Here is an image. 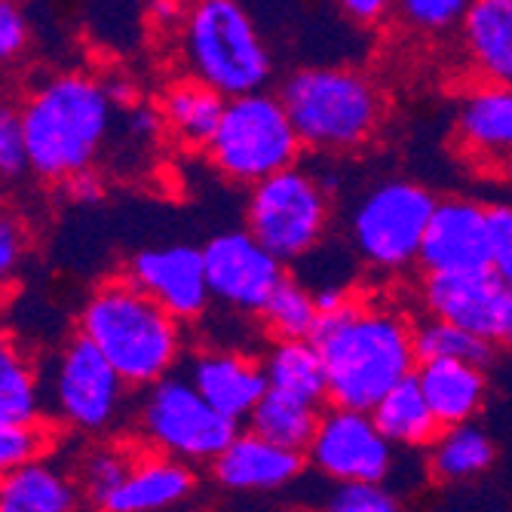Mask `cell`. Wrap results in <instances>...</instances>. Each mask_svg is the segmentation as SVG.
Masks as SVG:
<instances>
[{"label": "cell", "mask_w": 512, "mask_h": 512, "mask_svg": "<svg viewBox=\"0 0 512 512\" xmlns=\"http://www.w3.org/2000/svg\"><path fill=\"white\" fill-rule=\"evenodd\" d=\"M310 341L322 356L335 408L371 411L417 371L414 322L390 304L359 295L341 310L319 316Z\"/></svg>", "instance_id": "1"}, {"label": "cell", "mask_w": 512, "mask_h": 512, "mask_svg": "<svg viewBox=\"0 0 512 512\" xmlns=\"http://www.w3.org/2000/svg\"><path fill=\"white\" fill-rule=\"evenodd\" d=\"M22 123L31 175L43 184H62L96 169L114 132V102L102 77L89 71H56L25 89Z\"/></svg>", "instance_id": "2"}, {"label": "cell", "mask_w": 512, "mask_h": 512, "mask_svg": "<svg viewBox=\"0 0 512 512\" xmlns=\"http://www.w3.org/2000/svg\"><path fill=\"white\" fill-rule=\"evenodd\" d=\"M77 335L111 362L129 390H148L175 375L184 353V325L123 273L102 279L86 295Z\"/></svg>", "instance_id": "3"}, {"label": "cell", "mask_w": 512, "mask_h": 512, "mask_svg": "<svg viewBox=\"0 0 512 512\" xmlns=\"http://www.w3.org/2000/svg\"><path fill=\"white\" fill-rule=\"evenodd\" d=\"M276 96L301 145L316 154L362 151L387 117L381 86L347 65H304L283 80Z\"/></svg>", "instance_id": "4"}, {"label": "cell", "mask_w": 512, "mask_h": 512, "mask_svg": "<svg viewBox=\"0 0 512 512\" xmlns=\"http://www.w3.org/2000/svg\"><path fill=\"white\" fill-rule=\"evenodd\" d=\"M178 53L188 77L206 83L227 102L255 96L273 74L270 46L237 0L191 4L178 31Z\"/></svg>", "instance_id": "5"}, {"label": "cell", "mask_w": 512, "mask_h": 512, "mask_svg": "<svg viewBox=\"0 0 512 512\" xmlns=\"http://www.w3.org/2000/svg\"><path fill=\"white\" fill-rule=\"evenodd\" d=\"M129 387L86 338H68L43 368V421L56 433L108 439L123 421Z\"/></svg>", "instance_id": "6"}, {"label": "cell", "mask_w": 512, "mask_h": 512, "mask_svg": "<svg viewBox=\"0 0 512 512\" xmlns=\"http://www.w3.org/2000/svg\"><path fill=\"white\" fill-rule=\"evenodd\" d=\"M132 442L145 451L166 454L181 463H215L227 445L240 436L237 424L218 414L188 381L169 375L148 387L135 405Z\"/></svg>", "instance_id": "7"}, {"label": "cell", "mask_w": 512, "mask_h": 512, "mask_svg": "<svg viewBox=\"0 0 512 512\" xmlns=\"http://www.w3.org/2000/svg\"><path fill=\"white\" fill-rule=\"evenodd\" d=\"M304 145L273 92H255L227 102L221 126L209 145L212 166L234 184H255L298 166Z\"/></svg>", "instance_id": "8"}, {"label": "cell", "mask_w": 512, "mask_h": 512, "mask_svg": "<svg viewBox=\"0 0 512 512\" xmlns=\"http://www.w3.org/2000/svg\"><path fill=\"white\" fill-rule=\"evenodd\" d=\"M332 224V191L322 178L292 166L249 191L246 230L283 264L310 255Z\"/></svg>", "instance_id": "9"}, {"label": "cell", "mask_w": 512, "mask_h": 512, "mask_svg": "<svg viewBox=\"0 0 512 512\" xmlns=\"http://www.w3.org/2000/svg\"><path fill=\"white\" fill-rule=\"evenodd\" d=\"M430 188L411 178H384L359 197L350 212V243L378 270H405L421 258L427 224L436 212Z\"/></svg>", "instance_id": "10"}, {"label": "cell", "mask_w": 512, "mask_h": 512, "mask_svg": "<svg viewBox=\"0 0 512 512\" xmlns=\"http://www.w3.org/2000/svg\"><path fill=\"white\" fill-rule=\"evenodd\" d=\"M307 460L335 485L341 482L384 485V479L393 473L396 451L381 436L368 411L329 405L319 417L316 436L307 448Z\"/></svg>", "instance_id": "11"}, {"label": "cell", "mask_w": 512, "mask_h": 512, "mask_svg": "<svg viewBox=\"0 0 512 512\" xmlns=\"http://www.w3.org/2000/svg\"><path fill=\"white\" fill-rule=\"evenodd\" d=\"M212 301L230 310L261 316L273 292L283 286L286 264L273 258L246 227L224 230L203 246Z\"/></svg>", "instance_id": "12"}, {"label": "cell", "mask_w": 512, "mask_h": 512, "mask_svg": "<svg viewBox=\"0 0 512 512\" xmlns=\"http://www.w3.org/2000/svg\"><path fill=\"white\" fill-rule=\"evenodd\" d=\"M123 276H129L157 307H163L181 325L197 322L209 310L212 292L206 279L203 249L184 243L138 249L126 261Z\"/></svg>", "instance_id": "13"}, {"label": "cell", "mask_w": 512, "mask_h": 512, "mask_svg": "<svg viewBox=\"0 0 512 512\" xmlns=\"http://www.w3.org/2000/svg\"><path fill=\"white\" fill-rule=\"evenodd\" d=\"M454 145L473 166L512 175V86L479 80L460 92Z\"/></svg>", "instance_id": "14"}, {"label": "cell", "mask_w": 512, "mask_h": 512, "mask_svg": "<svg viewBox=\"0 0 512 512\" xmlns=\"http://www.w3.org/2000/svg\"><path fill=\"white\" fill-rule=\"evenodd\" d=\"M424 276L433 273H482L491 270L488 249V206L470 197H445L427 224L421 246Z\"/></svg>", "instance_id": "15"}, {"label": "cell", "mask_w": 512, "mask_h": 512, "mask_svg": "<svg viewBox=\"0 0 512 512\" xmlns=\"http://www.w3.org/2000/svg\"><path fill=\"white\" fill-rule=\"evenodd\" d=\"M421 301L427 316L451 322L485 341H497L506 286L491 273H433L421 279Z\"/></svg>", "instance_id": "16"}, {"label": "cell", "mask_w": 512, "mask_h": 512, "mask_svg": "<svg viewBox=\"0 0 512 512\" xmlns=\"http://www.w3.org/2000/svg\"><path fill=\"white\" fill-rule=\"evenodd\" d=\"M188 381L218 414L234 424L249 421L258 402L267 396V375L261 359L243 350L209 347L194 353L188 362Z\"/></svg>", "instance_id": "17"}, {"label": "cell", "mask_w": 512, "mask_h": 512, "mask_svg": "<svg viewBox=\"0 0 512 512\" xmlns=\"http://www.w3.org/2000/svg\"><path fill=\"white\" fill-rule=\"evenodd\" d=\"M304 463V454L276 448L246 430L212 463V476L227 491H276L298 479Z\"/></svg>", "instance_id": "18"}, {"label": "cell", "mask_w": 512, "mask_h": 512, "mask_svg": "<svg viewBox=\"0 0 512 512\" xmlns=\"http://www.w3.org/2000/svg\"><path fill=\"white\" fill-rule=\"evenodd\" d=\"M197 491L194 467L157 451H138L123 488L102 512H163L184 503Z\"/></svg>", "instance_id": "19"}, {"label": "cell", "mask_w": 512, "mask_h": 512, "mask_svg": "<svg viewBox=\"0 0 512 512\" xmlns=\"http://www.w3.org/2000/svg\"><path fill=\"white\" fill-rule=\"evenodd\" d=\"M414 378L442 430L473 424L488 396L485 371L467 362H417Z\"/></svg>", "instance_id": "20"}, {"label": "cell", "mask_w": 512, "mask_h": 512, "mask_svg": "<svg viewBox=\"0 0 512 512\" xmlns=\"http://www.w3.org/2000/svg\"><path fill=\"white\" fill-rule=\"evenodd\" d=\"M157 111L163 129L175 142H181L184 148L209 151L212 138L221 126V117L227 111V99L218 96L206 83L184 74L160 92Z\"/></svg>", "instance_id": "21"}, {"label": "cell", "mask_w": 512, "mask_h": 512, "mask_svg": "<svg viewBox=\"0 0 512 512\" xmlns=\"http://www.w3.org/2000/svg\"><path fill=\"white\" fill-rule=\"evenodd\" d=\"M460 37L482 80L512 86V0L470 4Z\"/></svg>", "instance_id": "22"}, {"label": "cell", "mask_w": 512, "mask_h": 512, "mask_svg": "<svg viewBox=\"0 0 512 512\" xmlns=\"http://www.w3.org/2000/svg\"><path fill=\"white\" fill-rule=\"evenodd\" d=\"M83 494L62 463L53 457L31 460L0 479V512H77Z\"/></svg>", "instance_id": "23"}, {"label": "cell", "mask_w": 512, "mask_h": 512, "mask_svg": "<svg viewBox=\"0 0 512 512\" xmlns=\"http://www.w3.org/2000/svg\"><path fill=\"white\" fill-rule=\"evenodd\" d=\"M261 365L270 393L298 399L313 408H322V402H329L325 365L313 341H273Z\"/></svg>", "instance_id": "24"}, {"label": "cell", "mask_w": 512, "mask_h": 512, "mask_svg": "<svg viewBox=\"0 0 512 512\" xmlns=\"http://www.w3.org/2000/svg\"><path fill=\"white\" fill-rule=\"evenodd\" d=\"M43 421V368L0 325V424Z\"/></svg>", "instance_id": "25"}, {"label": "cell", "mask_w": 512, "mask_h": 512, "mask_svg": "<svg viewBox=\"0 0 512 512\" xmlns=\"http://www.w3.org/2000/svg\"><path fill=\"white\" fill-rule=\"evenodd\" d=\"M368 414L393 448H430L442 433L414 375L393 387Z\"/></svg>", "instance_id": "26"}, {"label": "cell", "mask_w": 512, "mask_h": 512, "mask_svg": "<svg viewBox=\"0 0 512 512\" xmlns=\"http://www.w3.org/2000/svg\"><path fill=\"white\" fill-rule=\"evenodd\" d=\"M142 451V445H135L132 439H96L89 442L71 467V476L89 506H96L99 512L108 506V500L123 488L126 476L132 473V463Z\"/></svg>", "instance_id": "27"}, {"label": "cell", "mask_w": 512, "mask_h": 512, "mask_svg": "<svg viewBox=\"0 0 512 512\" xmlns=\"http://www.w3.org/2000/svg\"><path fill=\"white\" fill-rule=\"evenodd\" d=\"M494 457L497 451L491 436L479 424H463L439 433V439L430 445L427 467L433 479L454 485V482H470L485 470H491Z\"/></svg>", "instance_id": "28"}, {"label": "cell", "mask_w": 512, "mask_h": 512, "mask_svg": "<svg viewBox=\"0 0 512 512\" xmlns=\"http://www.w3.org/2000/svg\"><path fill=\"white\" fill-rule=\"evenodd\" d=\"M319 417H322V408H313L298 399L267 390V396L258 402V408L249 417V433H255L258 439L276 448H286V451L307 457V448L319 427Z\"/></svg>", "instance_id": "29"}, {"label": "cell", "mask_w": 512, "mask_h": 512, "mask_svg": "<svg viewBox=\"0 0 512 512\" xmlns=\"http://www.w3.org/2000/svg\"><path fill=\"white\" fill-rule=\"evenodd\" d=\"M414 353L417 362H467L485 368L494 356V344L457 329L451 322L424 316L414 322Z\"/></svg>", "instance_id": "30"}, {"label": "cell", "mask_w": 512, "mask_h": 512, "mask_svg": "<svg viewBox=\"0 0 512 512\" xmlns=\"http://www.w3.org/2000/svg\"><path fill=\"white\" fill-rule=\"evenodd\" d=\"M261 322L273 341H310L319 322L313 289H307L295 276H286L283 286L267 301Z\"/></svg>", "instance_id": "31"}, {"label": "cell", "mask_w": 512, "mask_h": 512, "mask_svg": "<svg viewBox=\"0 0 512 512\" xmlns=\"http://www.w3.org/2000/svg\"><path fill=\"white\" fill-rule=\"evenodd\" d=\"M31 178V157L22 123V99L0 89V191Z\"/></svg>", "instance_id": "32"}, {"label": "cell", "mask_w": 512, "mask_h": 512, "mask_svg": "<svg viewBox=\"0 0 512 512\" xmlns=\"http://www.w3.org/2000/svg\"><path fill=\"white\" fill-rule=\"evenodd\" d=\"M59 433L53 424H0V479L40 457H50Z\"/></svg>", "instance_id": "33"}, {"label": "cell", "mask_w": 512, "mask_h": 512, "mask_svg": "<svg viewBox=\"0 0 512 512\" xmlns=\"http://www.w3.org/2000/svg\"><path fill=\"white\" fill-rule=\"evenodd\" d=\"M31 249V230L22 209L10 200L7 191H0V289H10Z\"/></svg>", "instance_id": "34"}, {"label": "cell", "mask_w": 512, "mask_h": 512, "mask_svg": "<svg viewBox=\"0 0 512 512\" xmlns=\"http://www.w3.org/2000/svg\"><path fill=\"white\" fill-rule=\"evenodd\" d=\"M470 4L463 0H402L393 7V16L408 28L424 37H439L463 25Z\"/></svg>", "instance_id": "35"}, {"label": "cell", "mask_w": 512, "mask_h": 512, "mask_svg": "<svg viewBox=\"0 0 512 512\" xmlns=\"http://www.w3.org/2000/svg\"><path fill=\"white\" fill-rule=\"evenodd\" d=\"M322 512H402L399 497L384 485L341 482L325 494Z\"/></svg>", "instance_id": "36"}, {"label": "cell", "mask_w": 512, "mask_h": 512, "mask_svg": "<svg viewBox=\"0 0 512 512\" xmlns=\"http://www.w3.org/2000/svg\"><path fill=\"white\" fill-rule=\"evenodd\" d=\"M34 28L25 7L0 0V71H13L31 50Z\"/></svg>", "instance_id": "37"}, {"label": "cell", "mask_w": 512, "mask_h": 512, "mask_svg": "<svg viewBox=\"0 0 512 512\" xmlns=\"http://www.w3.org/2000/svg\"><path fill=\"white\" fill-rule=\"evenodd\" d=\"M488 249L491 273L503 286H512V203L488 206Z\"/></svg>", "instance_id": "38"}, {"label": "cell", "mask_w": 512, "mask_h": 512, "mask_svg": "<svg viewBox=\"0 0 512 512\" xmlns=\"http://www.w3.org/2000/svg\"><path fill=\"white\" fill-rule=\"evenodd\" d=\"M62 191L71 203H99L105 197V175L99 169H86L62 184Z\"/></svg>", "instance_id": "39"}, {"label": "cell", "mask_w": 512, "mask_h": 512, "mask_svg": "<svg viewBox=\"0 0 512 512\" xmlns=\"http://www.w3.org/2000/svg\"><path fill=\"white\" fill-rule=\"evenodd\" d=\"M341 13L347 22L368 28V25H378L387 13H393V4H387V0H344Z\"/></svg>", "instance_id": "40"}, {"label": "cell", "mask_w": 512, "mask_h": 512, "mask_svg": "<svg viewBox=\"0 0 512 512\" xmlns=\"http://www.w3.org/2000/svg\"><path fill=\"white\" fill-rule=\"evenodd\" d=\"M188 7H191V4H169V0H160V4H151V7H148V19H151L154 25H160V28L178 34L181 25H184V16H188Z\"/></svg>", "instance_id": "41"}, {"label": "cell", "mask_w": 512, "mask_h": 512, "mask_svg": "<svg viewBox=\"0 0 512 512\" xmlns=\"http://www.w3.org/2000/svg\"><path fill=\"white\" fill-rule=\"evenodd\" d=\"M500 347L512 350V286H506V304H503V316H500V332H497V341Z\"/></svg>", "instance_id": "42"}]
</instances>
